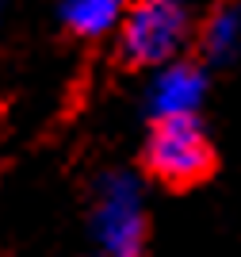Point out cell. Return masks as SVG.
<instances>
[{"label":"cell","instance_id":"1","mask_svg":"<svg viewBox=\"0 0 241 257\" xmlns=\"http://www.w3.org/2000/svg\"><path fill=\"white\" fill-rule=\"evenodd\" d=\"M115 39L126 65L161 69L195 43V8L191 0H126Z\"/></svg>","mask_w":241,"mask_h":257},{"label":"cell","instance_id":"2","mask_svg":"<svg viewBox=\"0 0 241 257\" xmlns=\"http://www.w3.org/2000/svg\"><path fill=\"white\" fill-rule=\"evenodd\" d=\"M88 226L100 257H146L149 249V207L134 173L111 169L92 188Z\"/></svg>","mask_w":241,"mask_h":257},{"label":"cell","instance_id":"3","mask_svg":"<svg viewBox=\"0 0 241 257\" xmlns=\"http://www.w3.org/2000/svg\"><path fill=\"white\" fill-rule=\"evenodd\" d=\"M214 142L199 115L149 119V135L142 146V169L165 188H195L214 177Z\"/></svg>","mask_w":241,"mask_h":257},{"label":"cell","instance_id":"4","mask_svg":"<svg viewBox=\"0 0 241 257\" xmlns=\"http://www.w3.org/2000/svg\"><path fill=\"white\" fill-rule=\"evenodd\" d=\"M207 100V69L199 62L176 58V62L153 69L146 88L149 119H172V115H199Z\"/></svg>","mask_w":241,"mask_h":257},{"label":"cell","instance_id":"5","mask_svg":"<svg viewBox=\"0 0 241 257\" xmlns=\"http://www.w3.org/2000/svg\"><path fill=\"white\" fill-rule=\"evenodd\" d=\"M123 12H126V0H58L62 27L81 43H100L111 31H119Z\"/></svg>","mask_w":241,"mask_h":257},{"label":"cell","instance_id":"6","mask_svg":"<svg viewBox=\"0 0 241 257\" xmlns=\"http://www.w3.org/2000/svg\"><path fill=\"white\" fill-rule=\"evenodd\" d=\"M199 54L207 65H230L241 50V4L226 0L218 8H210L199 31Z\"/></svg>","mask_w":241,"mask_h":257},{"label":"cell","instance_id":"7","mask_svg":"<svg viewBox=\"0 0 241 257\" xmlns=\"http://www.w3.org/2000/svg\"><path fill=\"white\" fill-rule=\"evenodd\" d=\"M0 12H4V0H0Z\"/></svg>","mask_w":241,"mask_h":257}]
</instances>
